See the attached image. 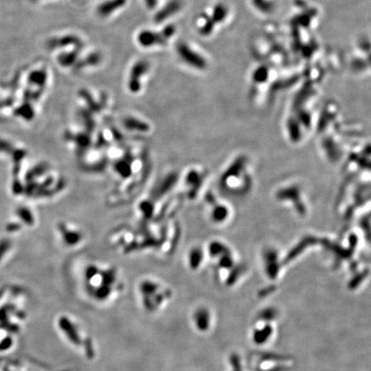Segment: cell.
Returning a JSON list of instances; mask_svg holds the SVG:
<instances>
[{
	"mask_svg": "<svg viewBox=\"0 0 371 371\" xmlns=\"http://www.w3.org/2000/svg\"><path fill=\"white\" fill-rule=\"evenodd\" d=\"M58 329L64 336V339L88 359L95 357V349L92 340L88 333L77 322L68 315H61L57 320Z\"/></svg>",
	"mask_w": 371,
	"mask_h": 371,
	"instance_id": "cell-2",
	"label": "cell"
},
{
	"mask_svg": "<svg viewBox=\"0 0 371 371\" xmlns=\"http://www.w3.org/2000/svg\"><path fill=\"white\" fill-rule=\"evenodd\" d=\"M125 3V0H109L101 4L97 11L102 17H107L112 12L123 6Z\"/></svg>",
	"mask_w": 371,
	"mask_h": 371,
	"instance_id": "cell-6",
	"label": "cell"
},
{
	"mask_svg": "<svg viewBox=\"0 0 371 371\" xmlns=\"http://www.w3.org/2000/svg\"><path fill=\"white\" fill-rule=\"evenodd\" d=\"M139 293L144 309L150 313H156L165 307L170 294L164 286L152 279H144L139 284Z\"/></svg>",
	"mask_w": 371,
	"mask_h": 371,
	"instance_id": "cell-3",
	"label": "cell"
},
{
	"mask_svg": "<svg viewBox=\"0 0 371 371\" xmlns=\"http://www.w3.org/2000/svg\"><path fill=\"white\" fill-rule=\"evenodd\" d=\"M177 5L174 3V2H172V3H169V4L166 6V7L164 8L163 10H161L158 13H157V16L155 17V21H156V22H162V21H164L165 19H166V18H168L170 15H171V13H173V12H175V7H176Z\"/></svg>",
	"mask_w": 371,
	"mask_h": 371,
	"instance_id": "cell-7",
	"label": "cell"
},
{
	"mask_svg": "<svg viewBox=\"0 0 371 371\" xmlns=\"http://www.w3.org/2000/svg\"><path fill=\"white\" fill-rule=\"evenodd\" d=\"M77 59V54L76 53H70V54H61V57L59 58V61L62 65L64 66H69L72 65Z\"/></svg>",
	"mask_w": 371,
	"mask_h": 371,
	"instance_id": "cell-8",
	"label": "cell"
},
{
	"mask_svg": "<svg viewBox=\"0 0 371 371\" xmlns=\"http://www.w3.org/2000/svg\"><path fill=\"white\" fill-rule=\"evenodd\" d=\"M149 70V63L146 61H139L132 69L129 78V89L132 92H137L140 89V79L145 75Z\"/></svg>",
	"mask_w": 371,
	"mask_h": 371,
	"instance_id": "cell-5",
	"label": "cell"
},
{
	"mask_svg": "<svg viewBox=\"0 0 371 371\" xmlns=\"http://www.w3.org/2000/svg\"><path fill=\"white\" fill-rule=\"evenodd\" d=\"M172 31H173V29L170 27H168L167 29L161 33L144 30L139 34L138 40H139V44L145 47L160 45V44H164L166 41V40L171 36Z\"/></svg>",
	"mask_w": 371,
	"mask_h": 371,
	"instance_id": "cell-4",
	"label": "cell"
},
{
	"mask_svg": "<svg viewBox=\"0 0 371 371\" xmlns=\"http://www.w3.org/2000/svg\"><path fill=\"white\" fill-rule=\"evenodd\" d=\"M144 2L149 9H154L157 6V0H144Z\"/></svg>",
	"mask_w": 371,
	"mask_h": 371,
	"instance_id": "cell-9",
	"label": "cell"
},
{
	"mask_svg": "<svg viewBox=\"0 0 371 371\" xmlns=\"http://www.w3.org/2000/svg\"><path fill=\"white\" fill-rule=\"evenodd\" d=\"M85 287L89 297L98 304H108L118 297L122 290L118 273L115 270H101L96 266L87 268Z\"/></svg>",
	"mask_w": 371,
	"mask_h": 371,
	"instance_id": "cell-1",
	"label": "cell"
}]
</instances>
